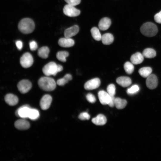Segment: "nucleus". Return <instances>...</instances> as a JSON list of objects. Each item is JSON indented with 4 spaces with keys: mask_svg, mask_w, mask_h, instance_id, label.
Returning <instances> with one entry per match:
<instances>
[{
    "mask_svg": "<svg viewBox=\"0 0 161 161\" xmlns=\"http://www.w3.org/2000/svg\"><path fill=\"white\" fill-rule=\"evenodd\" d=\"M98 97L100 103L103 105L108 104L111 99L109 94L104 90H100L98 92Z\"/></svg>",
    "mask_w": 161,
    "mask_h": 161,
    "instance_id": "obj_12",
    "label": "nucleus"
},
{
    "mask_svg": "<svg viewBox=\"0 0 161 161\" xmlns=\"http://www.w3.org/2000/svg\"><path fill=\"white\" fill-rule=\"evenodd\" d=\"M14 125L16 128L21 130L27 129L30 126L29 123L24 118L16 120L15 123Z\"/></svg>",
    "mask_w": 161,
    "mask_h": 161,
    "instance_id": "obj_13",
    "label": "nucleus"
},
{
    "mask_svg": "<svg viewBox=\"0 0 161 161\" xmlns=\"http://www.w3.org/2000/svg\"><path fill=\"white\" fill-rule=\"evenodd\" d=\"M52 99L51 96L49 95H44L41 98L40 103V107L44 110L49 109L52 102Z\"/></svg>",
    "mask_w": 161,
    "mask_h": 161,
    "instance_id": "obj_11",
    "label": "nucleus"
},
{
    "mask_svg": "<svg viewBox=\"0 0 161 161\" xmlns=\"http://www.w3.org/2000/svg\"><path fill=\"white\" fill-rule=\"evenodd\" d=\"M29 46L30 50L32 51H35L38 48L37 43L34 41H31L29 43Z\"/></svg>",
    "mask_w": 161,
    "mask_h": 161,
    "instance_id": "obj_36",
    "label": "nucleus"
},
{
    "mask_svg": "<svg viewBox=\"0 0 161 161\" xmlns=\"http://www.w3.org/2000/svg\"><path fill=\"white\" fill-rule=\"evenodd\" d=\"M17 87L20 92L24 94L30 89L32 87V84L30 81L27 80H23L18 83Z\"/></svg>",
    "mask_w": 161,
    "mask_h": 161,
    "instance_id": "obj_7",
    "label": "nucleus"
},
{
    "mask_svg": "<svg viewBox=\"0 0 161 161\" xmlns=\"http://www.w3.org/2000/svg\"><path fill=\"white\" fill-rule=\"evenodd\" d=\"M101 40L104 44L109 45L113 42L114 37L110 33H106L102 36Z\"/></svg>",
    "mask_w": 161,
    "mask_h": 161,
    "instance_id": "obj_21",
    "label": "nucleus"
},
{
    "mask_svg": "<svg viewBox=\"0 0 161 161\" xmlns=\"http://www.w3.org/2000/svg\"><path fill=\"white\" fill-rule=\"evenodd\" d=\"M44 74L47 76H55L58 73L57 64L55 62H50L45 65L42 69Z\"/></svg>",
    "mask_w": 161,
    "mask_h": 161,
    "instance_id": "obj_4",
    "label": "nucleus"
},
{
    "mask_svg": "<svg viewBox=\"0 0 161 161\" xmlns=\"http://www.w3.org/2000/svg\"><path fill=\"white\" fill-rule=\"evenodd\" d=\"M31 108L28 105H23L18 108L16 111V115L22 118L28 117Z\"/></svg>",
    "mask_w": 161,
    "mask_h": 161,
    "instance_id": "obj_8",
    "label": "nucleus"
},
{
    "mask_svg": "<svg viewBox=\"0 0 161 161\" xmlns=\"http://www.w3.org/2000/svg\"><path fill=\"white\" fill-rule=\"evenodd\" d=\"M115 86L113 84L109 85L107 88V93L111 97L114 96L115 94Z\"/></svg>",
    "mask_w": 161,
    "mask_h": 161,
    "instance_id": "obj_32",
    "label": "nucleus"
},
{
    "mask_svg": "<svg viewBox=\"0 0 161 161\" xmlns=\"http://www.w3.org/2000/svg\"><path fill=\"white\" fill-rule=\"evenodd\" d=\"M60 46L64 47H69L73 46L75 44L74 41L70 38H60L58 42Z\"/></svg>",
    "mask_w": 161,
    "mask_h": 161,
    "instance_id": "obj_14",
    "label": "nucleus"
},
{
    "mask_svg": "<svg viewBox=\"0 0 161 161\" xmlns=\"http://www.w3.org/2000/svg\"><path fill=\"white\" fill-rule=\"evenodd\" d=\"M124 68L126 72L128 74H132L134 70L133 64L129 61L126 62L125 63Z\"/></svg>",
    "mask_w": 161,
    "mask_h": 161,
    "instance_id": "obj_30",
    "label": "nucleus"
},
{
    "mask_svg": "<svg viewBox=\"0 0 161 161\" xmlns=\"http://www.w3.org/2000/svg\"><path fill=\"white\" fill-rule=\"evenodd\" d=\"M68 4L73 6L79 4L81 0H64Z\"/></svg>",
    "mask_w": 161,
    "mask_h": 161,
    "instance_id": "obj_35",
    "label": "nucleus"
},
{
    "mask_svg": "<svg viewBox=\"0 0 161 161\" xmlns=\"http://www.w3.org/2000/svg\"><path fill=\"white\" fill-rule=\"evenodd\" d=\"M139 89V87L138 85H134L127 89V93L129 95H133L137 92Z\"/></svg>",
    "mask_w": 161,
    "mask_h": 161,
    "instance_id": "obj_31",
    "label": "nucleus"
},
{
    "mask_svg": "<svg viewBox=\"0 0 161 161\" xmlns=\"http://www.w3.org/2000/svg\"><path fill=\"white\" fill-rule=\"evenodd\" d=\"M146 84L147 87L150 89L155 88L158 84V80L156 76L154 74H151L147 78Z\"/></svg>",
    "mask_w": 161,
    "mask_h": 161,
    "instance_id": "obj_10",
    "label": "nucleus"
},
{
    "mask_svg": "<svg viewBox=\"0 0 161 161\" xmlns=\"http://www.w3.org/2000/svg\"><path fill=\"white\" fill-rule=\"evenodd\" d=\"M35 25L34 21L30 18L22 19L19 22L18 27L22 33L28 34L32 32L34 30Z\"/></svg>",
    "mask_w": 161,
    "mask_h": 161,
    "instance_id": "obj_1",
    "label": "nucleus"
},
{
    "mask_svg": "<svg viewBox=\"0 0 161 161\" xmlns=\"http://www.w3.org/2000/svg\"><path fill=\"white\" fill-rule=\"evenodd\" d=\"M79 27L77 25H74L65 30L64 35L66 38H71L76 35L79 31Z\"/></svg>",
    "mask_w": 161,
    "mask_h": 161,
    "instance_id": "obj_15",
    "label": "nucleus"
},
{
    "mask_svg": "<svg viewBox=\"0 0 161 161\" xmlns=\"http://www.w3.org/2000/svg\"><path fill=\"white\" fill-rule=\"evenodd\" d=\"M69 55L67 52L60 51L57 53L56 56L59 61L62 62H65L66 61V58L69 56Z\"/></svg>",
    "mask_w": 161,
    "mask_h": 161,
    "instance_id": "obj_28",
    "label": "nucleus"
},
{
    "mask_svg": "<svg viewBox=\"0 0 161 161\" xmlns=\"http://www.w3.org/2000/svg\"><path fill=\"white\" fill-rule=\"evenodd\" d=\"M111 97V100L108 105L109 106L111 107H113L114 106V101L115 98L114 96Z\"/></svg>",
    "mask_w": 161,
    "mask_h": 161,
    "instance_id": "obj_39",
    "label": "nucleus"
},
{
    "mask_svg": "<svg viewBox=\"0 0 161 161\" xmlns=\"http://www.w3.org/2000/svg\"><path fill=\"white\" fill-rule=\"evenodd\" d=\"M155 21L159 24H161V11L156 14L154 16Z\"/></svg>",
    "mask_w": 161,
    "mask_h": 161,
    "instance_id": "obj_37",
    "label": "nucleus"
},
{
    "mask_svg": "<svg viewBox=\"0 0 161 161\" xmlns=\"http://www.w3.org/2000/svg\"><path fill=\"white\" fill-rule=\"evenodd\" d=\"M144 60L143 54L137 52L132 55L130 58L131 62L134 64H138L142 63Z\"/></svg>",
    "mask_w": 161,
    "mask_h": 161,
    "instance_id": "obj_19",
    "label": "nucleus"
},
{
    "mask_svg": "<svg viewBox=\"0 0 161 161\" xmlns=\"http://www.w3.org/2000/svg\"><path fill=\"white\" fill-rule=\"evenodd\" d=\"M140 31L143 35L149 37L155 36L158 32L157 26L151 22L144 23L141 27Z\"/></svg>",
    "mask_w": 161,
    "mask_h": 161,
    "instance_id": "obj_3",
    "label": "nucleus"
},
{
    "mask_svg": "<svg viewBox=\"0 0 161 161\" xmlns=\"http://www.w3.org/2000/svg\"><path fill=\"white\" fill-rule=\"evenodd\" d=\"M144 57L147 58H152L156 55L155 51L153 49L147 48L144 50L142 53Z\"/></svg>",
    "mask_w": 161,
    "mask_h": 161,
    "instance_id": "obj_23",
    "label": "nucleus"
},
{
    "mask_svg": "<svg viewBox=\"0 0 161 161\" xmlns=\"http://www.w3.org/2000/svg\"><path fill=\"white\" fill-rule=\"evenodd\" d=\"M63 12L65 15L70 17L78 16L80 13V10L75 7L74 6L68 4L64 7Z\"/></svg>",
    "mask_w": 161,
    "mask_h": 161,
    "instance_id": "obj_6",
    "label": "nucleus"
},
{
    "mask_svg": "<svg viewBox=\"0 0 161 161\" xmlns=\"http://www.w3.org/2000/svg\"><path fill=\"white\" fill-rule=\"evenodd\" d=\"M86 97L87 100L91 103H94L96 101V98L95 96L91 93L88 94Z\"/></svg>",
    "mask_w": 161,
    "mask_h": 161,
    "instance_id": "obj_34",
    "label": "nucleus"
},
{
    "mask_svg": "<svg viewBox=\"0 0 161 161\" xmlns=\"http://www.w3.org/2000/svg\"><path fill=\"white\" fill-rule=\"evenodd\" d=\"M100 84V79L95 78L90 80L86 82L84 85L85 89L87 90H91L98 87Z\"/></svg>",
    "mask_w": 161,
    "mask_h": 161,
    "instance_id": "obj_9",
    "label": "nucleus"
},
{
    "mask_svg": "<svg viewBox=\"0 0 161 161\" xmlns=\"http://www.w3.org/2000/svg\"><path fill=\"white\" fill-rule=\"evenodd\" d=\"M79 118L82 120H88L90 118V116L87 112H83L79 115Z\"/></svg>",
    "mask_w": 161,
    "mask_h": 161,
    "instance_id": "obj_33",
    "label": "nucleus"
},
{
    "mask_svg": "<svg viewBox=\"0 0 161 161\" xmlns=\"http://www.w3.org/2000/svg\"><path fill=\"white\" fill-rule=\"evenodd\" d=\"M92 121L94 124L97 125H103L107 121L106 117L103 114H100L97 117L92 119Z\"/></svg>",
    "mask_w": 161,
    "mask_h": 161,
    "instance_id": "obj_20",
    "label": "nucleus"
},
{
    "mask_svg": "<svg viewBox=\"0 0 161 161\" xmlns=\"http://www.w3.org/2000/svg\"><path fill=\"white\" fill-rule=\"evenodd\" d=\"M111 21L110 19L108 17H104L102 18L98 24L99 29L101 30H107L110 27Z\"/></svg>",
    "mask_w": 161,
    "mask_h": 161,
    "instance_id": "obj_16",
    "label": "nucleus"
},
{
    "mask_svg": "<svg viewBox=\"0 0 161 161\" xmlns=\"http://www.w3.org/2000/svg\"><path fill=\"white\" fill-rule=\"evenodd\" d=\"M49 52V48L46 46H44L38 49V54L41 58L45 59L48 57Z\"/></svg>",
    "mask_w": 161,
    "mask_h": 161,
    "instance_id": "obj_25",
    "label": "nucleus"
},
{
    "mask_svg": "<svg viewBox=\"0 0 161 161\" xmlns=\"http://www.w3.org/2000/svg\"><path fill=\"white\" fill-rule=\"evenodd\" d=\"M16 44L17 47L19 50H21L23 47V43L20 40H18L16 42Z\"/></svg>",
    "mask_w": 161,
    "mask_h": 161,
    "instance_id": "obj_38",
    "label": "nucleus"
},
{
    "mask_svg": "<svg viewBox=\"0 0 161 161\" xmlns=\"http://www.w3.org/2000/svg\"><path fill=\"white\" fill-rule=\"evenodd\" d=\"M116 81L120 86L126 87L129 86L131 83L130 78L126 76H121L117 78Z\"/></svg>",
    "mask_w": 161,
    "mask_h": 161,
    "instance_id": "obj_17",
    "label": "nucleus"
},
{
    "mask_svg": "<svg viewBox=\"0 0 161 161\" xmlns=\"http://www.w3.org/2000/svg\"><path fill=\"white\" fill-rule=\"evenodd\" d=\"M39 116V113L38 110L31 108L30 109L28 118L31 120H35L38 119Z\"/></svg>",
    "mask_w": 161,
    "mask_h": 161,
    "instance_id": "obj_29",
    "label": "nucleus"
},
{
    "mask_svg": "<svg viewBox=\"0 0 161 161\" xmlns=\"http://www.w3.org/2000/svg\"><path fill=\"white\" fill-rule=\"evenodd\" d=\"M20 62L21 65L23 67L27 68L30 67L33 64V58L30 53L26 52L21 57Z\"/></svg>",
    "mask_w": 161,
    "mask_h": 161,
    "instance_id": "obj_5",
    "label": "nucleus"
},
{
    "mask_svg": "<svg viewBox=\"0 0 161 161\" xmlns=\"http://www.w3.org/2000/svg\"><path fill=\"white\" fill-rule=\"evenodd\" d=\"M4 100L7 104L11 106L16 105L18 101L17 97L12 94L6 95L4 97Z\"/></svg>",
    "mask_w": 161,
    "mask_h": 161,
    "instance_id": "obj_18",
    "label": "nucleus"
},
{
    "mask_svg": "<svg viewBox=\"0 0 161 161\" xmlns=\"http://www.w3.org/2000/svg\"><path fill=\"white\" fill-rule=\"evenodd\" d=\"M72 79V75L69 74H66L63 78L58 80L57 81V83L59 86H63L69 81L71 80Z\"/></svg>",
    "mask_w": 161,
    "mask_h": 161,
    "instance_id": "obj_26",
    "label": "nucleus"
},
{
    "mask_svg": "<svg viewBox=\"0 0 161 161\" xmlns=\"http://www.w3.org/2000/svg\"><path fill=\"white\" fill-rule=\"evenodd\" d=\"M127 102L125 99H122L119 97L115 98L114 101V105L118 109H122L125 107L127 105Z\"/></svg>",
    "mask_w": 161,
    "mask_h": 161,
    "instance_id": "obj_22",
    "label": "nucleus"
},
{
    "mask_svg": "<svg viewBox=\"0 0 161 161\" xmlns=\"http://www.w3.org/2000/svg\"><path fill=\"white\" fill-rule=\"evenodd\" d=\"M38 83L41 89L46 91H52L56 87V83L54 80L47 76L40 78L38 81Z\"/></svg>",
    "mask_w": 161,
    "mask_h": 161,
    "instance_id": "obj_2",
    "label": "nucleus"
},
{
    "mask_svg": "<svg viewBox=\"0 0 161 161\" xmlns=\"http://www.w3.org/2000/svg\"><path fill=\"white\" fill-rule=\"evenodd\" d=\"M152 72V69L149 67L141 68L138 71L140 75L144 78L148 77L151 74Z\"/></svg>",
    "mask_w": 161,
    "mask_h": 161,
    "instance_id": "obj_24",
    "label": "nucleus"
},
{
    "mask_svg": "<svg viewBox=\"0 0 161 161\" xmlns=\"http://www.w3.org/2000/svg\"><path fill=\"white\" fill-rule=\"evenodd\" d=\"M92 35L94 39L97 41L101 40L102 36L100 31L97 27H92L91 30Z\"/></svg>",
    "mask_w": 161,
    "mask_h": 161,
    "instance_id": "obj_27",
    "label": "nucleus"
}]
</instances>
